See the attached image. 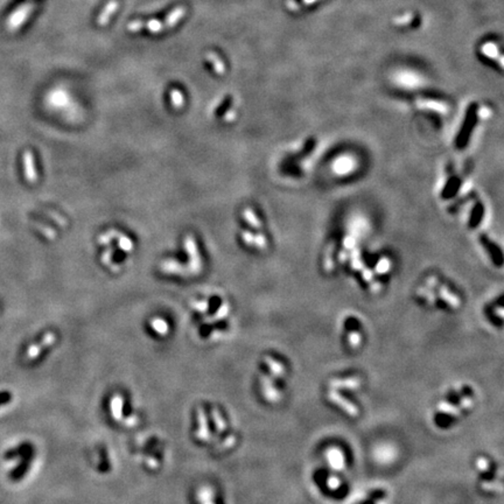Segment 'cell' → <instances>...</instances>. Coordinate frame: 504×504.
Listing matches in <instances>:
<instances>
[{
	"label": "cell",
	"instance_id": "obj_22",
	"mask_svg": "<svg viewBox=\"0 0 504 504\" xmlns=\"http://www.w3.org/2000/svg\"><path fill=\"white\" fill-rule=\"evenodd\" d=\"M304 1H305V2H308V4H310V2L314 1V0H304Z\"/></svg>",
	"mask_w": 504,
	"mask_h": 504
},
{
	"label": "cell",
	"instance_id": "obj_6",
	"mask_svg": "<svg viewBox=\"0 0 504 504\" xmlns=\"http://www.w3.org/2000/svg\"><path fill=\"white\" fill-rule=\"evenodd\" d=\"M327 460H328L329 464L334 470H340L343 469L344 467V458L343 454L340 449L337 448H331L328 452H327Z\"/></svg>",
	"mask_w": 504,
	"mask_h": 504
},
{
	"label": "cell",
	"instance_id": "obj_20",
	"mask_svg": "<svg viewBox=\"0 0 504 504\" xmlns=\"http://www.w3.org/2000/svg\"><path fill=\"white\" fill-rule=\"evenodd\" d=\"M147 28L149 29L151 32H159L161 31V27H163V25H161V22H159V21H155V20H152L149 21L148 23H147Z\"/></svg>",
	"mask_w": 504,
	"mask_h": 504
},
{
	"label": "cell",
	"instance_id": "obj_2",
	"mask_svg": "<svg viewBox=\"0 0 504 504\" xmlns=\"http://www.w3.org/2000/svg\"><path fill=\"white\" fill-rule=\"evenodd\" d=\"M56 341V335L54 334L53 332H48L42 336L40 341L34 342L31 346L27 348L26 350V359L29 362L35 361L39 357L41 356V354L44 352V350L48 349L54 342Z\"/></svg>",
	"mask_w": 504,
	"mask_h": 504
},
{
	"label": "cell",
	"instance_id": "obj_9",
	"mask_svg": "<svg viewBox=\"0 0 504 504\" xmlns=\"http://www.w3.org/2000/svg\"><path fill=\"white\" fill-rule=\"evenodd\" d=\"M117 6H118V4H117L116 1H111L106 5V7L104 8L100 18H98V22H100V25H105V23L109 21L110 17L112 16V14L115 13V11L117 10Z\"/></svg>",
	"mask_w": 504,
	"mask_h": 504
},
{
	"label": "cell",
	"instance_id": "obj_7",
	"mask_svg": "<svg viewBox=\"0 0 504 504\" xmlns=\"http://www.w3.org/2000/svg\"><path fill=\"white\" fill-rule=\"evenodd\" d=\"M361 380L357 377H350L347 379H334L332 380L331 386L333 389H347V390H355L359 388Z\"/></svg>",
	"mask_w": 504,
	"mask_h": 504
},
{
	"label": "cell",
	"instance_id": "obj_15",
	"mask_svg": "<svg viewBox=\"0 0 504 504\" xmlns=\"http://www.w3.org/2000/svg\"><path fill=\"white\" fill-rule=\"evenodd\" d=\"M152 328L154 329L155 332L158 333V334L160 335H165L166 333L168 332V327H167V323L165 322L164 320H154L153 321L152 323Z\"/></svg>",
	"mask_w": 504,
	"mask_h": 504
},
{
	"label": "cell",
	"instance_id": "obj_17",
	"mask_svg": "<svg viewBox=\"0 0 504 504\" xmlns=\"http://www.w3.org/2000/svg\"><path fill=\"white\" fill-rule=\"evenodd\" d=\"M476 467L479 468V470H481V472H485L488 473L489 470H490V468H489V462L487 459L484 458H479L478 460H476Z\"/></svg>",
	"mask_w": 504,
	"mask_h": 504
},
{
	"label": "cell",
	"instance_id": "obj_11",
	"mask_svg": "<svg viewBox=\"0 0 504 504\" xmlns=\"http://www.w3.org/2000/svg\"><path fill=\"white\" fill-rule=\"evenodd\" d=\"M352 167H353V160L346 158V160L342 159V160L337 161V165L335 166V169L337 173H346L347 174L353 169Z\"/></svg>",
	"mask_w": 504,
	"mask_h": 504
},
{
	"label": "cell",
	"instance_id": "obj_16",
	"mask_svg": "<svg viewBox=\"0 0 504 504\" xmlns=\"http://www.w3.org/2000/svg\"><path fill=\"white\" fill-rule=\"evenodd\" d=\"M13 400V395L11 391H1L0 392V406L10 404Z\"/></svg>",
	"mask_w": 504,
	"mask_h": 504
},
{
	"label": "cell",
	"instance_id": "obj_14",
	"mask_svg": "<svg viewBox=\"0 0 504 504\" xmlns=\"http://www.w3.org/2000/svg\"><path fill=\"white\" fill-rule=\"evenodd\" d=\"M482 488L487 491H503L504 485L500 482H494V481H485L481 483Z\"/></svg>",
	"mask_w": 504,
	"mask_h": 504
},
{
	"label": "cell",
	"instance_id": "obj_18",
	"mask_svg": "<svg viewBox=\"0 0 504 504\" xmlns=\"http://www.w3.org/2000/svg\"><path fill=\"white\" fill-rule=\"evenodd\" d=\"M348 341L352 344V347H357L361 343V335L357 332H352L349 334V337H348Z\"/></svg>",
	"mask_w": 504,
	"mask_h": 504
},
{
	"label": "cell",
	"instance_id": "obj_19",
	"mask_svg": "<svg viewBox=\"0 0 504 504\" xmlns=\"http://www.w3.org/2000/svg\"><path fill=\"white\" fill-rule=\"evenodd\" d=\"M327 483H328V487L333 489V490H336V489L340 488V485H341V481L336 478V476H331V478L328 479V481H327Z\"/></svg>",
	"mask_w": 504,
	"mask_h": 504
},
{
	"label": "cell",
	"instance_id": "obj_5",
	"mask_svg": "<svg viewBox=\"0 0 504 504\" xmlns=\"http://www.w3.org/2000/svg\"><path fill=\"white\" fill-rule=\"evenodd\" d=\"M428 285L436 286L438 291H439L441 298L445 300L446 302H448V305H451L453 308H458L459 306H460V299H459L457 295H454V294L449 292L445 286H441V285L438 284L434 279H428Z\"/></svg>",
	"mask_w": 504,
	"mask_h": 504
},
{
	"label": "cell",
	"instance_id": "obj_1",
	"mask_svg": "<svg viewBox=\"0 0 504 504\" xmlns=\"http://www.w3.org/2000/svg\"><path fill=\"white\" fill-rule=\"evenodd\" d=\"M34 449H32V451L27 452L26 454L21 455L17 460L7 463L8 466H11V468H8V469H10V476L12 480L18 481V480H21L26 475L32 466L33 460H34Z\"/></svg>",
	"mask_w": 504,
	"mask_h": 504
},
{
	"label": "cell",
	"instance_id": "obj_13",
	"mask_svg": "<svg viewBox=\"0 0 504 504\" xmlns=\"http://www.w3.org/2000/svg\"><path fill=\"white\" fill-rule=\"evenodd\" d=\"M212 490L210 488H202L199 491V500L202 504H212Z\"/></svg>",
	"mask_w": 504,
	"mask_h": 504
},
{
	"label": "cell",
	"instance_id": "obj_4",
	"mask_svg": "<svg viewBox=\"0 0 504 504\" xmlns=\"http://www.w3.org/2000/svg\"><path fill=\"white\" fill-rule=\"evenodd\" d=\"M328 398L331 399L333 403L336 404V405H338V406H340L342 410L346 411V412L349 416L356 417L357 415H358V409H357L356 405H354V404L350 403V401H348L347 399H344L341 395H338L337 392L334 391V390L329 392Z\"/></svg>",
	"mask_w": 504,
	"mask_h": 504
},
{
	"label": "cell",
	"instance_id": "obj_12",
	"mask_svg": "<svg viewBox=\"0 0 504 504\" xmlns=\"http://www.w3.org/2000/svg\"><path fill=\"white\" fill-rule=\"evenodd\" d=\"M438 409H439L441 412L447 413V415L454 416V417H457L461 413V411L459 407L453 406V405L448 404V403H440L439 405H438Z\"/></svg>",
	"mask_w": 504,
	"mask_h": 504
},
{
	"label": "cell",
	"instance_id": "obj_3",
	"mask_svg": "<svg viewBox=\"0 0 504 504\" xmlns=\"http://www.w3.org/2000/svg\"><path fill=\"white\" fill-rule=\"evenodd\" d=\"M33 8H34V4H33V2H26V4H22L20 7H18L17 11H14L10 17V19H8V29L16 31V29L19 28V27L27 20V18L31 16Z\"/></svg>",
	"mask_w": 504,
	"mask_h": 504
},
{
	"label": "cell",
	"instance_id": "obj_8",
	"mask_svg": "<svg viewBox=\"0 0 504 504\" xmlns=\"http://www.w3.org/2000/svg\"><path fill=\"white\" fill-rule=\"evenodd\" d=\"M122 407H123V399L119 395H116L115 397L111 399V403H110L111 416L113 417V419H115L116 421H121Z\"/></svg>",
	"mask_w": 504,
	"mask_h": 504
},
{
	"label": "cell",
	"instance_id": "obj_21",
	"mask_svg": "<svg viewBox=\"0 0 504 504\" xmlns=\"http://www.w3.org/2000/svg\"><path fill=\"white\" fill-rule=\"evenodd\" d=\"M472 405H473V400L470 397H462L461 398V400H460L461 409H469V407H472Z\"/></svg>",
	"mask_w": 504,
	"mask_h": 504
},
{
	"label": "cell",
	"instance_id": "obj_10",
	"mask_svg": "<svg viewBox=\"0 0 504 504\" xmlns=\"http://www.w3.org/2000/svg\"><path fill=\"white\" fill-rule=\"evenodd\" d=\"M184 14H185V10H184V8H182V7L175 8V10H174V11L172 12V13L169 14V17L167 18V20H166V26H167V27H172V26H174V25H175L176 22H178V21H179L180 19H181V18H182V16H184Z\"/></svg>",
	"mask_w": 504,
	"mask_h": 504
}]
</instances>
